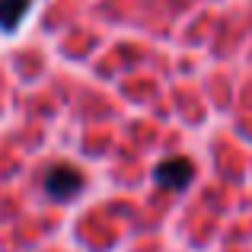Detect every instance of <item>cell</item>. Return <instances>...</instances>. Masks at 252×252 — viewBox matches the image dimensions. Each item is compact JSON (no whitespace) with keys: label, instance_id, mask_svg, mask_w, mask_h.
I'll list each match as a JSON object with an SVG mask.
<instances>
[{"label":"cell","instance_id":"6da1fadb","mask_svg":"<svg viewBox=\"0 0 252 252\" xmlns=\"http://www.w3.org/2000/svg\"><path fill=\"white\" fill-rule=\"evenodd\" d=\"M42 185H45V191H48L51 198L64 201V198H74L77 191L83 189V176L74 166H51L42 176Z\"/></svg>","mask_w":252,"mask_h":252},{"label":"cell","instance_id":"7a4b0ae2","mask_svg":"<svg viewBox=\"0 0 252 252\" xmlns=\"http://www.w3.org/2000/svg\"><path fill=\"white\" fill-rule=\"evenodd\" d=\"M191 176H195V166H191L189 160H182V157H172V160H163L160 166H157L154 179L163 185V189H185V185L191 182Z\"/></svg>","mask_w":252,"mask_h":252},{"label":"cell","instance_id":"3957f363","mask_svg":"<svg viewBox=\"0 0 252 252\" xmlns=\"http://www.w3.org/2000/svg\"><path fill=\"white\" fill-rule=\"evenodd\" d=\"M32 0H0V32H13L29 13Z\"/></svg>","mask_w":252,"mask_h":252}]
</instances>
